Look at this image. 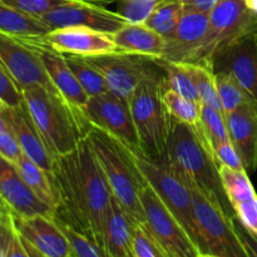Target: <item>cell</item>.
I'll return each instance as SVG.
<instances>
[{
  "label": "cell",
  "instance_id": "cell-38",
  "mask_svg": "<svg viewBox=\"0 0 257 257\" xmlns=\"http://www.w3.org/2000/svg\"><path fill=\"white\" fill-rule=\"evenodd\" d=\"M0 100L9 107L23 104L22 90L0 63Z\"/></svg>",
  "mask_w": 257,
  "mask_h": 257
},
{
  "label": "cell",
  "instance_id": "cell-19",
  "mask_svg": "<svg viewBox=\"0 0 257 257\" xmlns=\"http://www.w3.org/2000/svg\"><path fill=\"white\" fill-rule=\"evenodd\" d=\"M0 198L14 215L30 217L47 215L54 217L52 207L40 201L28 187L17 166L0 155Z\"/></svg>",
  "mask_w": 257,
  "mask_h": 257
},
{
  "label": "cell",
  "instance_id": "cell-42",
  "mask_svg": "<svg viewBox=\"0 0 257 257\" xmlns=\"http://www.w3.org/2000/svg\"><path fill=\"white\" fill-rule=\"evenodd\" d=\"M233 222H235V227L237 230V233L240 236V240L242 242L243 247H245L247 256L257 257V236L251 233L248 230H246L235 216H233Z\"/></svg>",
  "mask_w": 257,
  "mask_h": 257
},
{
  "label": "cell",
  "instance_id": "cell-49",
  "mask_svg": "<svg viewBox=\"0 0 257 257\" xmlns=\"http://www.w3.org/2000/svg\"><path fill=\"white\" fill-rule=\"evenodd\" d=\"M196 257H218V256L211 255V253H198V255Z\"/></svg>",
  "mask_w": 257,
  "mask_h": 257
},
{
  "label": "cell",
  "instance_id": "cell-18",
  "mask_svg": "<svg viewBox=\"0 0 257 257\" xmlns=\"http://www.w3.org/2000/svg\"><path fill=\"white\" fill-rule=\"evenodd\" d=\"M49 47L63 54L93 55L117 52L112 34L83 27H68L53 29L43 37Z\"/></svg>",
  "mask_w": 257,
  "mask_h": 257
},
{
  "label": "cell",
  "instance_id": "cell-12",
  "mask_svg": "<svg viewBox=\"0 0 257 257\" xmlns=\"http://www.w3.org/2000/svg\"><path fill=\"white\" fill-rule=\"evenodd\" d=\"M49 30L58 28L83 27L113 34L127 24V19L118 12H112L94 3L72 0L53 8L39 18Z\"/></svg>",
  "mask_w": 257,
  "mask_h": 257
},
{
  "label": "cell",
  "instance_id": "cell-24",
  "mask_svg": "<svg viewBox=\"0 0 257 257\" xmlns=\"http://www.w3.org/2000/svg\"><path fill=\"white\" fill-rule=\"evenodd\" d=\"M15 166L28 187L40 201L53 208L55 216V212L59 207V195H58L57 186H55L52 173L43 170L40 166L29 160L25 155H23L17 161Z\"/></svg>",
  "mask_w": 257,
  "mask_h": 257
},
{
  "label": "cell",
  "instance_id": "cell-46",
  "mask_svg": "<svg viewBox=\"0 0 257 257\" xmlns=\"http://www.w3.org/2000/svg\"><path fill=\"white\" fill-rule=\"evenodd\" d=\"M245 3L248 7V9L257 15V0H245Z\"/></svg>",
  "mask_w": 257,
  "mask_h": 257
},
{
  "label": "cell",
  "instance_id": "cell-1",
  "mask_svg": "<svg viewBox=\"0 0 257 257\" xmlns=\"http://www.w3.org/2000/svg\"><path fill=\"white\" fill-rule=\"evenodd\" d=\"M53 178L59 195L54 218L105 247L112 192L88 138L55 158Z\"/></svg>",
  "mask_w": 257,
  "mask_h": 257
},
{
  "label": "cell",
  "instance_id": "cell-15",
  "mask_svg": "<svg viewBox=\"0 0 257 257\" xmlns=\"http://www.w3.org/2000/svg\"><path fill=\"white\" fill-rule=\"evenodd\" d=\"M212 70L232 75L257 104V32L241 38L216 55Z\"/></svg>",
  "mask_w": 257,
  "mask_h": 257
},
{
  "label": "cell",
  "instance_id": "cell-6",
  "mask_svg": "<svg viewBox=\"0 0 257 257\" xmlns=\"http://www.w3.org/2000/svg\"><path fill=\"white\" fill-rule=\"evenodd\" d=\"M192 195L195 235L200 253L218 257H248L233 222V215L223 208L217 197L198 186L186 182Z\"/></svg>",
  "mask_w": 257,
  "mask_h": 257
},
{
  "label": "cell",
  "instance_id": "cell-25",
  "mask_svg": "<svg viewBox=\"0 0 257 257\" xmlns=\"http://www.w3.org/2000/svg\"><path fill=\"white\" fill-rule=\"evenodd\" d=\"M0 32L12 37L42 38L50 32L39 19L0 2Z\"/></svg>",
  "mask_w": 257,
  "mask_h": 257
},
{
  "label": "cell",
  "instance_id": "cell-33",
  "mask_svg": "<svg viewBox=\"0 0 257 257\" xmlns=\"http://www.w3.org/2000/svg\"><path fill=\"white\" fill-rule=\"evenodd\" d=\"M201 132L210 143L211 148L216 145L231 142L226 115L207 105H201V118L198 123Z\"/></svg>",
  "mask_w": 257,
  "mask_h": 257
},
{
  "label": "cell",
  "instance_id": "cell-14",
  "mask_svg": "<svg viewBox=\"0 0 257 257\" xmlns=\"http://www.w3.org/2000/svg\"><path fill=\"white\" fill-rule=\"evenodd\" d=\"M24 40L39 57L43 68L54 89L72 105L74 109L83 113L89 100L80 83L70 70L63 53L53 49L42 38H25Z\"/></svg>",
  "mask_w": 257,
  "mask_h": 257
},
{
  "label": "cell",
  "instance_id": "cell-10",
  "mask_svg": "<svg viewBox=\"0 0 257 257\" xmlns=\"http://www.w3.org/2000/svg\"><path fill=\"white\" fill-rule=\"evenodd\" d=\"M87 58L102 73L108 92L128 102L142 80L163 72L157 60L118 50Z\"/></svg>",
  "mask_w": 257,
  "mask_h": 257
},
{
  "label": "cell",
  "instance_id": "cell-20",
  "mask_svg": "<svg viewBox=\"0 0 257 257\" xmlns=\"http://www.w3.org/2000/svg\"><path fill=\"white\" fill-rule=\"evenodd\" d=\"M210 28V13L185 9L177 28L166 39L165 54L161 60L183 63L203 42Z\"/></svg>",
  "mask_w": 257,
  "mask_h": 257
},
{
  "label": "cell",
  "instance_id": "cell-43",
  "mask_svg": "<svg viewBox=\"0 0 257 257\" xmlns=\"http://www.w3.org/2000/svg\"><path fill=\"white\" fill-rule=\"evenodd\" d=\"M7 257H29L27 250H25L24 245H23L22 238H20L19 233L15 231V228L14 232H13L12 238H10L9 246H8Z\"/></svg>",
  "mask_w": 257,
  "mask_h": 257
},
{
  "label": "cell",
  "instance_id": "cell-17",
  "mask_svg": "<svg viewBox=\"0 0 257 257\" xmlns=\"http://www.w3.org/2000/svg\"><path fill=\"white\" fill-rule=\"evenodd\" d=\"M0 114L14 133L15 138L22 147L23 153L38 166L52 173L55 157L48 150L39 131L35 127L27 107L23 102L18 107H9L0 100Z\"/></svg>",
  "mask_w": 257,
  "mask_h": 257
},
{
  "label": "cell",
  "instance_id": "cell-39",
  "mask_svg": "<svg viewBox=\"0 0 257 257\" xmlns=\"http://www.w3.org/2000/svg\"><path fill=\"white\" fill-rule=\"evenodd\" d=\"M233 216L241 225L257 236V197L246 202L237 203L232 207Z\"/></svg>",
  "mask_w": 257,
  "mask_h": 257
},
{
  "label": "cell",
  "instance_id": "cell-45",
  "mask_svg": "<svg viewBox=\"0 0 257 257\" xmlns=\"http://www.w3.org/2000/svg\"><path fill=\"white\" fill-rule=\"evenodd\" d=\"M20 238H22V237H20ZM22 241H23V245H24L25 250H27V252H28V255H29V257H49V256L44 255V253H42L40 251H38L37 248L34 247V246H32L29 242H27L24 238H22Z\"/></svg>",
  "mask_w": 257,
  "mask_h": 257
},
{
  "label": "cell",
  "instance_id": "cell-5",
  "mask_svg": "<svg viewBox=\"0 0 257 257\" xmlns=\"http://www.w3.org/2000/svg\"><path fill=\"white\" fill-rule=\"evenodd\" d=\"M165 80V72L146 78L130 99L141 151L158 160L167 158V146L172 131V119L162 99Z\"/></svg>",
  "mask_w": 257,
  "mask_h": 257
},
{
  "label": "cell",
  "instance_id": "cell-2",
  "mask_svg": "<svg viewBox=\"0 0 257 257\" xmlns=\"http://www.w3.org/2000/svg\"><path fill=\"white\" fill-rule=\"evenodd\" d=\"M23 102L55 158L73 152L87 138L90 123L54 88L33 85L22 89Z\"/></svg>",
  "mask_w": 257,
  "mask_h": 257
},
{
  "label": "cell",
  "instance_id": "cell-16",
  "mask_svg": "<svg viewBox=\"0 0 257 257\" xmlns=\"http://www.w3.org/2000/svg\"><path fill=\"white\" fill-rule=\"evenodd\" d=\"M13 225L22 238L49 257H74L72 245L54 217L35 215L22 217L12 212Z\"/></svg>",
  "mask_w": 257,
  "mask_h": 257
},
{
  "label": "cell",
  "instance_id": "cell-31",
  "mask_svg": "<svg viewBox=\"0 0 257 257\" xmlns=\"http://www.w3.org/2000/svg\"><path fill=\"white\" fill-rule=\"evenodd\" d=\"M157 63L165 72L166 85L168 88L177 92L178 94L183 95L187 99L201 104L200 95H198L195 83H193L185 63L165 62V60H157Z\"/></svg>",
  "mask_w": 257,
  "mask_h": 257
},
{
  "label": "cell",
  "instance_id": "cell-41",
  "mask_svg": "<svg viewBox=\"0 0 257 257\" xmlns=\"http://www.w3.org/2000/svg\"><path fill=\"white\" fill-rule=\"evenodd\" d=\"M0 155L14 165L24 155L19 142H18L10 128L0 131Z\"/></svg>",
  "mask_w": 257,
  "mask_h": 257
},
{
  "label": "cell",
  "instance_id": "cell-21",
  "mask_svg": "<svg viewBox=\"0 0 257 257\" xmlns=\"http://www.w3.org/2000/svg\"><path fill=\"white\" fill-rule=\"evenodd\" d=\"M230 140L237 151L246 172L257 168V104L253 102L241 105L226 115Z\"/></svg>",
  "mask_w": 257,
  "mask_h": 257
},
{
  "label": "cell",
  "instance_id": "cell-47",
  "mask_svg": "<svg viewBox=\"0 0 257 257\" xmlns=\"http://www.w3.org/2000/svg\"><path fill=\"white\" fill-rule=\"evenodd\" d=\"M88 2H89V3H94V4L103 5V7H105V5L112 4V3L117 2V0H88Z\"/></svg>",
  "mask_w": 257,
  "mask_h": 257
},
{
  "label": "cell",
  "instance_id": "cell-8",
  "mask_svg": "<svg viewBox=\"0 0 257 257\" xmlns=\"http://www.w3.org/2000/svg\"><path fill=\"white\" fill-rule=\"evenodd\" d=\"M125 147V146H124ZM131 158L142 177L150 183L158 197L176 216L193 240L195 221H193L192 195L185 181L171 167L167 158H152L141 151V148H128Z\"/></svg>",
  "mask_w": 257,
  "mask_h": 257
},
{
  "label": "cell",
  "instance_id": "cell-29",
  "mask_svg": "<svg viewBox=\"0 0 257 257\" xmlns=\"http://www.w3.org/2000/svg\"><path fill=\"white\" fill-rule=\"evenodd\" d=\"M162 99L173 122L183 123V124L192 125V127H196L200 123L201 105L202 104L192 102L168 88L166 85V80L162 89Z\"/></svg>",
  "mask_w": 257,
  "mask_h": 257
},
{
  "label": "cell",
  "instance_id": "cell-37",
  "mask_svg": "<svg viewBox=\"0 0 257 257\" xmlns=\"http://www.w3.org/2000/svg\"><path fill=\"white\" fill-rule=\"evenodd\" d=\"M0 2L9 5V7L15 8V9L25 13V14L40 18L45 13L52 10L53 8L64 4L67 2H72V0H0ZM83 2H88V0H83Z\"/></svg>",
  "mask_w": 257,
  "mask_h": 257
},
{
  "label": "cell",
  "instance_id": "cell-22",
  "mask_svg": "<svg viewBox=\"0 0 257 257\" xmlns=\"http://www.w3.org/2000/svg\"><path fill=\"white\" fill-rule=\"evenodd\" d=\"M118 52L142 55L161 60L165 54L166 39L145 23H127L112 34Z\"/></svg>",
  "mask_w": 257,
  "mask_h": 257
},
{
  "label": "cell",
  "instance_id": "cell-3",
  "mask_svg": "<svg viewBox=\"0 0 257 257\" xmlns=\"http://www.w3.org/2000/svg\"><path fill=\"white\" fill-rule=\"evenodd\" d=\"M167 161L185 182L193 183L217 197L223 208L233 215L232 207L223 192L213 151L198 124L192 127L172 120Z\"/></svg>",
  "mask_w": 257,
  "mask_h": 257
},
{
  "label": "cell",
  "instance_id": "cell-13",
  "mask_svg": "<svg viewBox=\"0 0 257 257\" xmlns=\"http://www.w3.org/2000/svg\"><path fill=\"white\" fill-rule=\"evenodd\" d=\"M0 63L20 90L33 85L54 88L37 53L20 38L0 32Z\"/></svg>",
  "mask_w": 257,
  "mask_h": 257
},
{
  "label": "cell",
  "instance_id": "cell-34",
  "mask_svg": "<svg viewBox=\"0 0 257 257\" xmlns=\"http://www.w3.org/2000/svg\"><path fill=\"white\" fill-rule=\"evenodd\" d=\"M57 222L59 223V226L67 235L75 257H112L105 247L98 245L97 242L92 241L90 238L85 237L84 235L75 231L70 226L59 222V221H57Z\"/></svg>",
  "mask_w": 257,
  "mask_h": 257
},
{
  "label": "cell",
  "instance_id": "cell-44",
  "mask_svg": "<svg viewBox=\"0 0 257 257\" xmlns=\"http://www.w3.org/2000/svg\"><path fill=\"white\" fill-rule=\"evenodd\" d=\"M185 9L197 10V12L211 13L220 0H181Z\"/></svg>",
  "mask_w": 257,
  "mask_h": 257
},
{
  "label": "cell",
  "instance_id": "cell-30",
  "mask_svg": "<svg viewBox=\"0 0 257 257\" xmlns=\"http://www.w3.org/2000/svg\"><path fill=\"white\" fill-rule=\"evenodd\" d=\"M185 65L190 73L191 78H192L193 83H195L196 89L200 95L201 104L207 105V107L223 113L220 95H218L217 83H216V75L213 70L200 64L185 63Z\"/></svg>",
  "mask_w": 257,
  "mask_h": 257
},
{
  "label": "cell",
  "instance_id": "cell-32",
  "mask_svg": "<svg viewBox=\"0 0 257 257\" xmlns=\"http://www.w3.org/2000/svg\"><path fill=\"white\" fill-rule=\"evenodd\" d=\"M215 75L218 95H220L225 115L238 109L241 105L246 104V103L253 102L247 92L243 89L242 85L232 75L227 74V73H215Z\"/></svg>",
  "mask_w": 257,
  "mask_h": 257
},
{
  "label": "cell",
  "instance_id": "cell-28",
  "mask_svg": "<svg viewBox=\"0 0 257 257\" xmlns=\"http://www.w3.org/2000/svg\"><path fill=\"white\" fill-rule=\"evenodd\" d=\"M64 57L74 77L89 97L108 92L102 73L88 60L87 57L74 54H64Z\"/></svg>",
  "mask_w": 257,
  "mask_h": 257
},
{
  "label": "cell",
  "instance_id": "cell-7",
  "mask_svg": "<svg viewBox=\"0 0 257 257\" xmlns=\"http://www.w3.org/2000/svg\"><path fill=\"white\" fill-rule=\"evenodd\" d=\"M257 32V15L245 0H220L210 13V28L203 42L183 63L212 69L216 55L235 42Z\"/></svg>",
  "mask_w": 257,
  "mask_h": 257
},
{
  "label": "cell",
  "instance_id": "cell-48",
  "mask_svg": "<svg viewBox=\"0 0 257 257\" xmlns=\"http://www.w3.org/2000/svg\"><path fill=\"white\" fill-rule=\"evenodd\" d=\"M7 128H9V125L7 124V122H5V119L3 118V115L0 114V131H4L7 130Z\"/></svg>",
  "mask_w": 257,
  "mask_h": 257
},
{
  "label": "cell",
  "instance_id": "cell-35",
  "mask_svg": "<svg viewBox=\"0 0 257 257\" xmlns=\"http://www.w3.org/2000/svg\"><path fill=\"white\" fill-rule=\"evenodd\" d=\"M133 251L135 257H168L145 225H136Z\"/></svg>",
  "mask_w": 257,
  "mask_h": 257
},
{
  "label": "cell",
  "instance_id": "cell-4",
  "mask_svg": "<svg viewBox=\"0 0 257 257\" xmlns=\"http://www.w3.org/2000/svg\"><path fill=\"white\" fill-rule=\"evenodd\" d=\"M87 138L113 198L136 225H143L146 218L140 196L145 178L128 151L122 143L95 125L90 124Z\"/></svg>",
  "mask_w": 257,
  "mask_h": 257
},
{
  "label": "cell",
  "instance_id": "cell-27",
  "mask_svg": "<svg viewBox=\"0 0 257 257\" xmlns=\"http://www.w3.org/2000/svg\"><path fill=\"white\" fill-rule=\"evenodd\" d=\"M183 12L185 7L181 0H160L146 19L145 24L167 39L177 28Z\"/></svg>",
  "mask_w": 257,
  "mask_h": 257
},
{
  "label": "cell",
  "instance_id": "cell-50",
  "mask_svg": "<svg viewBox=\"0 0 257 257\" xmlns=\"http://www.w3.org/2000/svg\"><path fill=\"white\" fill-rule=\"evenodd\" d=\"M74 257H75V256H74Z\"/></svg>",
  "mask_w": 257,
  "mask_h": 257
},
{
  "label": "cell",
  "instance_id": "cell-26",
  "mask_svg": "<svg viewBox=\"0 0 257 257\" xmlns=\"http://www.w3.org/2000/svg\"><path fill=\"white\" fill-rule=\"evenodd\" d=\"M218 175L222 183L223 192L230 202L231 207L241 202L253 200L257 197V193L248 178L246 171L232 170L230 167L220 165L218 166Z\"/></svg>",
  "mask_w": 257,
  "mask_h": 257
},
{
  "label": "cell",
  "instance_id": "cell-11",
  "mask_svg": "<svg viewBox=\"0 0 257 257\" xmlns=\"http://www.w3.org/2000/svg\"><path fill=\"white\" fill-rule=\"evenodd\" d=\"M83 113L90 124L107 132L123 146L141 148L128 100L105 92L89 97Z\"/></svg>",
  "mask_w": 257,
  "mask_h": 257
},
{
  "label": "cell",
  "instance_id": "cell-9",
  "mask_svg": "<svg viewBox=\"0 0 257 257\" xmlns=\"http://www.w3.org/2000/svg\"><path fill=\"white\" fill-rule=\"evenodd\" d=\"M140 197L146 218L143 225L168 257H196L200 253L187 230L146 180Z\"/></svg>",
  "mask_w": 257,
  "mask_h": 257
},
{
  "label": "cell",
  "instance_id": "cell-23",
  "mask_svg": "<svg viewBox=\"0 0 257 257\" xmlns=\"http://www.w3.org/2000/svg\"><path fill=\"white\" fill-rule=\"evenodd\" d=\"M136 223L128 217L117 201L112 197L107 228L105 248L112 257H135L133 235Z\"/></svg>",
  "mask_w": 257,
  "mask_h": 257
},
{
  "label": "cell",
  "instance_id": "cell-40",
  "mask_svg": "<svg viewBox=\"0 0 257 257\" xmlns=\"http://www.w3.org/2000/svg\"><path fill=\"white\" fill-rule=\"evenodd\" d=\"M213 156H215V160L217 162V165L226 166V167H230L232 170L237 171H246L245 167L242 165V161H241L240 156H238L237 151L233 147V145L231 142H225L220 143V145H216L212 148Z\"/></svg>",
  "mask_w": 257,
  "mask_h": 257
},
{
  "label": "cell",
  "instance_id": "cell-36",
  "mask_svg": "<svg viewBox=\"0 0 257 257\" xmlns=\"http://www.w3.org/2000/svg\"><path fill=\"white\" fill-rule=\"evenodd\" d=\"M118 13L128 23H145L160 0H117Z\"/></svg>",
  "mask_w": 257,
  "mask_h": 257
}]
</instances>
